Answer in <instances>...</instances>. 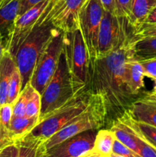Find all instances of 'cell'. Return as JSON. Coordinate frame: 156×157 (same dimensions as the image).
Segmentation results:
<instances>
[{
    "label": "cell",
    "mask_w": 156,
    "mask_h": 157,
    "mask_svg": "<svg viewBox=\"0 0 156 157\" xmlns=\"http://www.w3.org/2000/svg\"><path fill=\"white\" fill-rule=\"evenodd\" d=\"M137 39L125 41L89 67L87 90L102 101L106 129H110L139 98L131 93L125 80V64L134 57L133 45Z\"/></svg>",
    "instance_id": "6da1fadb"
},
{
    "label": "cell",
    "mask_w": 156,
    "mask_h": 157,
    "mask_svg": "<svg viewBox=\"0 0 156 157\" xmlns=\"http://www.w3.org/2000/svg\"><path fill=\"white\" fill-rule=\"evenodd\" d=\"M57 0H52L40 21L17 50L14 59L21 78V90L30 82L35 67L41 53L50 40L58 33L51 22L52 9Z\"/></svg>",
    "instance_id": "7a4b0ae2"
},
{
    "label": "cell",
    "mask_w": 156,
    "mask_h": 157,
    "mask_svg": "<svg viewBox=\"0 0 156 157\" xmlns=\"http://www.w3.org/2000/svg\"><path fill=\"white\" fill-rule=\"evenodd\" d=\"M63 52L75 95L81 94L87 90L90 60L80 28L64 32Z\"/></svg>",
    "instance_id": "3957f363"
},
{
    "label": "cell",
    "mask_w": 156,
    "mask_h": 157,
    "mask_svg": "<svg viewBox=\"0 0 156 157\" xmlns=\"http://www.w3.org/2000/svg\"><path fill=\"white\" fill-rule=\"evenodd\" d=\"M75 96L65 55L62 50L56 71L41 94L39 121L65 105Z\"/></svg>",
    "instance_id": "277c9868"
},
{
    "label": "cell",
    "mask_w": 156,
    "mask_h": 157,
    "mask_svg": "<svg viewBox=\"0 0 156 157\" xmlns=\"http://www.w3.org/2000/svg\"><path fill=\"white\" fill-rule=\"evenodd\" d=\"M91 97L92 94L88 90L76 95L65 105L41 120L29 134L47 141L72 120L83 113L90 104Z\"/></svg>",
    "instance_id": "5b68a950"
},
{
    "label": "cell",
    "mask_w": 156,
    "mask_h": 157,
    "mask_svg": "<svg viewBox=\"0 0 156 157\" xmlns=\"http://www.w3.org/2000/svg\"><path fill=\"white\" fill-rule=\"evenodd\" d=\"M136 32L128 18L104 10L98 37L97 58L108 55L125 41L139 38Z\"/></svg>",
    "instance_id": "8992f818"
},
{
    "label": "cell",
    "mask_w": 156,
    "mask_h": 157,
    "mask_svg": "<svg viewBox=\"0 0 156 157\" xmlns=\"http://www.w3.org/2000/svg\"><path fill=\"white\" fill-rule=\"evenodd\" d=\"M105 112L99 98L92 94L90 104L83 113L72 120L58 133L46 141V148L52 147L64 142L67 140L90 130H99L104 127Z\"/></svg>",
    "instance_id": "52a82bcc"
},
{
    "label": "cell",
    "mask_w": 156,
    "mask_h": 157,
    "mask_svg": "<svg viewBox=\"0 0 156 157\" xmlns=\"http://www.w3.org/2000/svg\"><path fill=\"white\" fill-rule=\"evenodd\" d=\"M104 9L99 0H87L79 13V28L87 47L90 65L97 58L98 37Z\"/></svg>",
    "instance_id": "ba28073f"
},
{
    "label": "cell",
    "mask_w": 156,
    "mask_h": 157,
    "mask_svg": "<svg viewBox=\"0 0 156 157\" xmlns=\"http://www.w3.org/2000/svg\"><path fill=\"white\" fill-rule=\"evenodd\" d=\"M63 35L64 32L59 31L52 38L41 53L32 74L29 83L40 94L44 91L57 70L63 50Z\"/></svg>",
    "instance_id": "9c48e42d"
},
{
    "label": "cell",
    "mask_w": 156,
    "mask_h": 157,
    "mask_svg": "<svg viewBox=\"0 0 156 157\" xmlns=\"http://www.w3.org/2000/svg\"><path fill=\"white\" fill-rule=\"evenodd\" d=\"M51 2L52 0H44L17 17L13 32L5 48V50H7L13 58L18 48L33 31Z\"/></svg>",
    "instance_id": "30bf717a"
},
{
    "label": "cell",
    "mask_w": 156,
    "mask_h": 157,
    "mask_svg": "<svg viewBox=\"0 0 156 157\" xmlns=\"http://www.w3.org/2000/svg\"><path fill=\"white\" fill-rule=\"evenodd\" d=\"M87 0H57L52 9L51 22L63 32L79 28V13Z\"/></svg>",
    "instance_id": "8fae6325"
},
{
    "label": "cell",
    "mask_w": 156,
    "mask_h": 157,
    "mask_svg": "<svg viewBox=\"0 0 156 157\" xmlns=\"http://www.w3.org/2000/svg\"><path fill=\"white\" fill-rule=\"evenodd\" d=\"M97 131L98 130H90L79 133L50 148L47 151V156L50 157L81 156L93 149Z\"/></svg>",
    "instance_id": "7c38bea8"
},
{
    "label": "cell",
    "mask_w": 156,
    "mask_h": 157,
    "mask_svg": "<svg viewBox=\"0 0 156 157\" xmlns=\"http://www.w3.org/2000/svg\"><path fill=\"white\" fill-rule=\"evenodd\" d=\"M126 113L135 121L156 127V96L146 93L132 104Z\"/></svg>",
    "instance_id": "4fadbf2b"
},
{
    "label": "cell",
    "mask_w": 156,
    "mask_h": 157,
    "mask_svg": "<svg viewBox=\"0 0 156 157\" xmlns=\"http://www.w3.org/2000/svg\"><path fill=\"white\" fill-rule=\"evenodd\" d=\"M20 0H12L0 8V36L4 41L5 48L13 32L15 21L18 16Z\"/></svg>",
    "instance_id": "5bb4252c"
},
{
    "label": "cell",
    "mask_w": 156,
    "mask_h": 157,
    "mask_svg": "<svg viewBox=\"0 0 156 157\" xmlns=\"http://www.w3.org/2000/svg\"><path fill=\"white\" fill-rule=\"evenodd\" d=\"M18 148L15 157H46V140L35 137L31 134L18 140L15 142Z\"/></svg>",
    "instance_id": "9a60e30c"
},
{
    "label": "cell",
    "mask_w": 156,
    "mask_h": 157,
    "mask_svg": "<svg viewBox=\"0 0 156 157\" xmlns=\"http://www.w3.org/2000/svg\"><path fill=\"white\" fill-rule=\"evenodd\" d=\"M144 78V70L140 61H136L134 57L130 58L125 64V80L131 93L137 98L145 87Z\"/></svg>",
    "instance_id": "2e32d148"
},
{
    "label": "cell",
    "mask_w": 156,
    "mask_h": 157,
    "mask_svg": "<svg viewBox=\"0 0 156 157\" xmlns=\"http://www.w3.org/2000/svg\"><path fill=\"white\" fill-rule=\"evenodd\" d=\"M15 66L13 57L4 49L0 58V106L7 104L9 84Z\"/></svg>",
    "instance_id": "e0dca14e"
},
{
    "label": "cell",
    "mask_w": 156,
    "mask_h": 157,
    "mask_svg": "<svg viewBox=\"0 0 156 157\" xmlns=\"http://www.w3.org/2000/svg\"><path fill=\"white\" fill-rule=\"evenodd\" d=\"M118 121L129 127L138 136L156 149V127L145 123L139 122L130 117L126 113Z\"/></svg>",
    "instance_id": "ac0fdd59"
},
{
    "label": "cell",
    "mask_w": 156,
    "mask_h": 157,
    "mask_svg": "<svg viewBox=\"0 0 156 157\" xmlns=\"http://www.w3.org/2000/svg\"><path fill=\"white\" fill-rule=\"evenodd\" d=\"M154 7H156V0H132L128 19L136 31L140 29Z\"/></svg>",
    "instance_id": "d6986e66"
},
{
    "label": "cell",
    "mask_w": 156,
    "mask_h": 157,
    "mask_svg": "<svg viewBox=\"0 0 156 157\" xmlns=\"http://www.w3.org/2000/svg\"><path fill=\"white\" fill-rule=\"evenodd\" d=\"M39 123V117H14L9 124V130L16 142L18 140L27 136Z\"/></svg>",
    "instance_id": "ffe728a7"
},
{
    "label": "cell",
    "mask_w": 156,
    "mask_h": 157,
    "mask_svg": "<svg viewBox=\"0 0 156 157\" xmlns=\"http://www.w3.org/2000/svg\"><path fill=\"white\" fill-rule=\"evenodd\" d=\"M117 140L139 154L138 136L125 124L117 121L110 128Z\"/></svg>",
    "instance_id": "44dd1931"
},
{
    "label": "cell",
    "mask_w": 156,
    "mask_h": 157,
    "mask_svg": "<svg viewBox=\"0 0 156 157\" xmlns=\"http://www.w3.org/2000/svg\"><path fill=\"white\" fill-rule=\"evenodd\" d=\"M133 50L136 61L156 59V36L138 38L134 43Z\"/></svg>",
    "instance_id": "7402d4cb"
},
{
    "label": "cell",
    "mask_w": 156,
    "mask_h": 157,
    "mask_svg": "<svg viewBox=\"0 0 156 157\" xmlns=\"http://www.w3.org/2000/svg\"><path fill=\"white\" fill-rule=\"evenodd\" d=\"M116 140L114 134L110 129H99L95 138L93 150L104 157H109L113 153V147Z\"/></svg>",
    "instance_id": "603a6c76"
},
{
    "label": "cell",
    "mask_w": 156,
    "mask_h": 157,
    "mask_svg": "<svg viewBox=\"0 0 156 157\" xmlns=\"http://www.w3.org/2000/svg\"><path fill=\"white\" fill-rule=\"evenodd\" d=\"M33 87L30 83L27 84L21 90L19 96L13 104V116L14 117H25V109L28 101L31 96Z\"/></svg>",
    "instance_id": "cb8c5ba5"
},
{
    "label": "cell",
    "mask_w": 156,
    "mask_h": 157,
    "mask_svg": "<svg viewBox=\"0 0 156 157\" xmlns=\"http://www.w3.org/2000/svg\"><path fill=\"white\" fill-rule=\"evenodd\" d=\"M21 90V78L17 66H15L8 89V100L7 103L13 105L14 103L19 96Z\"/></svg>",
    "instance_id": "d4e9b609"
},
{
    "label": "cell",
    "mask_w": 156,
    "mask_h": 157,
    "mask_svg": "<svg viewBox=\"0 0 156 157\" xmlns=\"http://www.w3.org/2000/svg\"><path fill=\"white\" fill-rule=\"evenodd\" d=\"M40 110H41V94L35 89H33L26 105L25 117H39Z\"/></svg>",
    "instance_id": "484cf974"
},
{
    "label": "cell",
    "mask_w": 156,
    "mask_h": 157,
    "mask_svg": "<svg viewBox=\"0 0 156 157\" xmlns=\"http://www.w3.org/2000/svg\"><path fill=\"white\" fill-rule=\"evenodd\" d=\"M15 144L9 129L0 121V153L10 146Z\"/></svg>",
    "instance_id": "4316f807"
},
{
    "label": "cell",
    "mask_w": 156,
    "mask_h": 157,
    "mask_svg": "<svg viewBox=\"0 0 156 157\" xmlns=\"http://www.w3.org/2000/svg\"><path fill=\"white\" fill-rule=\"evenodd\" d=\"M13 117V105L6 104L0 106V121L9 129V124Z\"/></svg>",
    "instance_id": "83f0119b"
},
{
    "label": "cell",
    "mask_w": 156,
    "mask_h": 157,
    "mask_svg": "<svg viewBox=\"0 0 156 157\" xmlns=\"http://www.w3.org/2000/svg\"><path fill=\"white\" fill-rule=\"evenodd\" d=\"M113 153L125 157H142L140 155L132 150L131 149L125 147L116 139L115 140L114 144H113Z\"/></svg>",
    "instance_id": "f1b7e54d"
},
{
    "label": "cell",
    "mask_w": 156,
    "mask_h": 157,
    "mask_svg": "<svg viewBox=\"0 0 156 157\" xmlns=\"http://www.w3.org/2000/svg\"><path fill=\"white\" fill-rule=\"evenodd\" d=\"M139 155L142 157H156V149L138 136Z\"/></svg>",
    "instance_id": "f546056e"
},
{
    "label": "cell",
    "mask_w": 156,
    "mask_h": 157,
    "mask_svg": "<svg viewBox=\"0 0 156 157\" xmlns=\"http://www.w3.org/2000/svg\"><path fill=\"white\" fill-rule=\"evenodd\" d=\"M132 0H116V15L128 18Z\"/></svg>",
    "instance_id": "4dcf8cb0"
},
{
    "label": "cell",
    "mask_w": 156,
    "mask_h": 157,
    "mask_svg": "<svg viewBox=\"0 0 156 157\" xmlns=\"http://www.w3.org/2000/svg\"><path fill=\"white\" fill-rule=\"evenodd\" d=\"M141 64L144 70L145 77L156 81V59H148L141 61Z\"/></svg>",
    "instance_id": "1f68e13d"
},
{
    "label": "cell",
    "mask_w": 156,
    "mask_h": 157,
    "mask_svg": "<svg viewBox=\"0 0 156 157\" xmlns=\"http://www.w3.org/2000/svg\"><path fill=\"white\" fill-rule=\"evenodd\" d=\"M138 38L156 36V24L144 25L136 32Z\"/></svg>",
    "instance_id": "d6a6232c"
},
{
    "label": "cell",
    "mask_w": 156,
    "mask_h": 157,
    "mask_svg": "<svg viewBox=\"0 0 156 157\" xmlns=\"http://www.w3.org/2000/svg\"><path fill=\"white\" fill-rule=\"evenodd\" d=\"M44 0H20L19 10H18V16L22 15L28 10L32 9L38 3L41 2Z\"/></svg>",
    "instance_id": "836d02e7"
},
{
    "label": "cell",
    "mask_w": 156,
    "mask_h": 157,
    "mask_svg": "<svg viewBox=\"0 0 156 157\" xmlns=\"http://www.w3.org/2000/svg\"><path fill=\"white\" fill-rule=\"evenodd\" d=\"M106 12L116 15V0H99Z\"/></svg>",
    "instance_id": "e575fe53"
},
{
    "label": "cell",
    "mask_w": 156,
    "mask_h": 157,
    "mask_svg": "<svg viewBox=\"0 0 156 157\" xmlns=\"http://www.w3.org/2000/svg\"><path fill=\"white\" fill-rule=\"evenodd\" d=\"M17 152H18V148L15 144L2 150L0 153V157H15Z\"/></svg>",
    "instance_id": "d590c367"
},
{
    "label": "cell",
    "mask_w": 156,
    "mask_h": 157,
    "mask_svg": "<svg viewBox=\"0 0 156 157\" xmlns=\"http://www.w3.org/2000/svg\"><path fill=\"white\" fill-rule=\"evenodd\" d=\"M152 24H156V7H154V9L149 12L148 16L146 17V18H145V21H144V23L142 25H144ZM142 26H141V27H142Z\"/></svg>",
    "instance_id": "8d00e7d4"
},
{
    "label": "cell",
    "mask_w": 156,
    "mask_h": 157,
    "mask_svg": "<svg viewBox=\"0 0 156 157\" xmlns=\"http://www.w3.org/2000/svg\"><path fill=\"white\" fill-rule=\"evenodd\" d=\"M78 157H104V156H101L100 154H99V153H97L96 152H95L93 150H90V151L87 152V153H84V154L81 155V156H80Z\"/></svg>",
    "instance_id": "74e56055"
},
{
    "label": "cell",
    "mask_w": 156,
    "mask_h": 157,
    "mask_svg": "<svg viewBox=\"0 0 156 157\" xmlns=\"http://www.w3.org/2000/svg\"><path fill=\"white\" fill-rule=\"evenodd\" d=\"M5 49V44H4V41H3L2 38L0 36V58H1V55L2 54V52L4 51Z\"/></svg>",
    "instance_id": "f35d334b"
},
{
    "label": "cell",
    "mask_w": 156,
    "mask_h": 157,
    "mask_svg": "<svg viewBox=\"0 0 156 157\" xmlns=\"http://www.w3.org/2000/svg\"><path fill=\"white\" fill-rule=\"evenodd\" d=\"M11 1H12V0H3L2 2L1 6H0V8L2 7V6H6V4H8V3H9V2H11Z\"/></svg>",
    "instance_id": "ab89813d"
},
{
    "label": "cell",
    "mask_w": 156,
    "mask_h": 157,
    "mask_svg": "<svg viewBox=\"0 0 156 157\" xmlns=\"http://www.w3.org/2000/svg\"><path fill=\"white\" fill-rule=\"evenodd\" d=\"M109 157H125V156H120V155H118V154H116V153H113Z\"/></svg>",
    "instance_id": "60d3db41"
},
{
    "label": "cell",
    "mask_w": 156,
    "mask_h": 157,
    "mask_svg": "<svg viewBox=\"0 0 156 157\" xmlns=\"http://www.w3.org/2000/svg\"><path fill=\"white\" fill-rule=\"evenodd\" d=\"M151 94H154V96H156V90H155V91H152V92H151Z\"/></svg>",
    "instance_id": "b9f144b4"
},
{
    "label": "cell",
    "mask_w": 156,
    "mask_h": 157,
    "mask_svg": "<svg viewBox=\"0 0 156 157\" xmlns=\"http://www.w3.org/2000/svg\"><path fill=\"white\" fill-rule=\"evenodd\" d=\"M2 1H3V0H0V6H1L2 2Z\"/></svg>",
    "instance_id": "7bdbcfd3"
},
{
    "label": "cell",
    "mask_w": 156,
    "mask_h": 157,
    "mask_svg": "<svg viewBox=\"0 0 156 157\" xmlns=\"http://www.w3.org/2000/svg\"><path fill=\"white\" fill-rule=\"evenodd\" d=\"M46 157H50V156H46Z\"/></svg>",
    "instance_id": "ee69618b"
}]
</instances>
